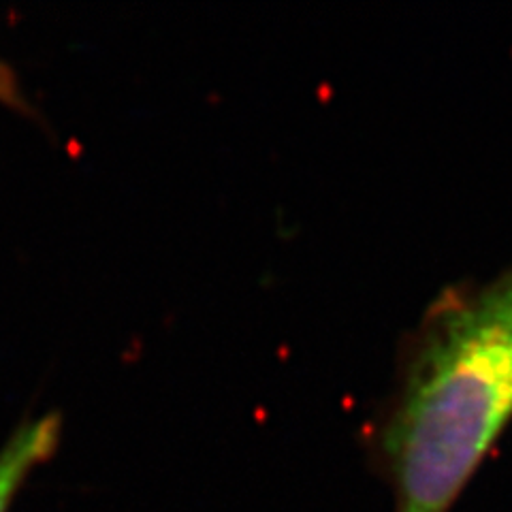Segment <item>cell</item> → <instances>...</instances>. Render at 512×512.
<instances>
[{
    "instance_id": "1",
    "label": "cell",
    "mask_w": 512,
    "mask_h": 512,
    "mask_svg": "<svg viewBox=\"0 0 512 512\" xmlns=\"http://www.w3.org/2000/svg\"><path fill=\"white\" fill-rule=\"evenodd\" d=\"M512 423V265L446 286L404 342L372 448L395 512H451Z\"/></svg>"
},
{
    "instance_id": "2",
    "label": "cell",
    "mask_w": 512,
    "mask_h": 512,
    "mask_svg": "<svg viewBox=\"0 0 512 512\" xmlns=\"http://www.w3.org/2000/svg\"><path fill=\"white\" fill-rule=\"evenodd\" d=\"M60 414H43L32 419L0 448V512H9L32 470L50 461L60 444Z\"/></svg>"
},
{
    "instance_id": "3",
    "label": "cell",
    "mask_w": 512,
    "mask_h": 512,
    "mask_svg": "<svg viewBox=\"0 0 512 512\" xmlns=\"http://www.w3.org/2000/svg\"><path fill=\"white\" fill-rule=\"evenodd\" d=\"M0 103L7 105H20V88L18 82H15V75L9 71V67H5L0 62Z\"/></svg>"
}]
</instances>
